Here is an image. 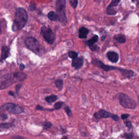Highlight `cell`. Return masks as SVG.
<instances>
[{"label":"cell","instance_id":"obj_20","mask_svg":"<svg viewBox=\"0 0 139 139\" xmlns=\"http://www.w3.org/2000/svg\"><path fill=\"white\" fill-rule=\"evenodd\" d=\"M120 1V0H112L110 4L108 5V7L107 8H112L114 7H116L119 3Z\"/></svg>","mask_w":139,"mask_h":139},{"label":"cell","instance_id":"obj_33","mask_svg":"<svg viewBox=\"0 0 139 139\" xmlns=\"http://www.w3.org/2000/svg\"><path fill=\"white\" fill-rule=\"evenodd\" d=\"M21 84H19V85H17V86H16V91H17V92H19V89L21 88Z\"/></svg>","mask_w":139,"mask_h":139},{"label":"cell","instance_id":"obj_18","mask_svg":"<svg viewBox=\"0 0 139 139\" xmlns=\"http://www.w3.org/2000/svg\"><path fill=\"white\" fill-rule=\"evenodd\" d=\"M55 85L59 89V91H61L63 88V80L62 79H58L55 82Z\"/></svg>","mask_w":139,"mask_h":139},{"label":"cell","instance_id":"obj_11","mask_svg":"<svg viewBox=\"0 0 139 139\" xmlns=\"http://www.w3.org/2000/svg\"><path fill=\"white\" fill-rule=\"evenodd\" d=\"M108 59L113 63H116L119 60V56L117 53L114 51H109L106 54Z\"/></svg>","mask_w":139,"mask_h":139},{"label":"cell","instance_id":"obj_16","mask_svg":"<svg viewBox=\"0 0 139 139\" xmlns=\"http://www.w3.org/2000/svg\"><path fill=\"white\" fill-rule=\"evenodd\" d=\"M58 99V96L56 95H52L50 96H47L45 98V100L48 103H52L54 102L55 101H56Z\"/></svg>","mask_w":139,"mask_h":139},{"label":"cell","instance_id":"obj_13","mask_svg":"<svg viewBox=\"0 0 139 139\" xmlns=\"http://www.w3.org/2000/svg\"><path fill=\"white\" fill-rule=\"evenodd\" d=\"M114 39L117 42L120 43H124L126 42V36H124V35L118 34H116L114 36Z\"/></svg>","mask_w":139,"mask_h":139},{"label":"cell","instance_id":"obj_37","mask_svg":"<svg viewBox=\"0 0 139 139\" xmlns=\"http://www.w3.org/2000/svg\"><path fill=\"white\" fill-rule=\"evenodd\" d=\"M64 138H66V139H67V138H68V137H63V139H64Z\"/></svg>","mask_w":139,"mask_h":139},{"label":"cell","instance_id":"obj_26","mask_svg":"<svg viewBox=\"0 0 139 139\" xmlns=\"http://www.w3.org/2000/svg\"><path fill=\"white\" fill-rule=\"evenodd\" d=\"M124 124L128 129H132L133 128V125L131 122L130 121H124Z\"/></svg>","mask_w":139,"mask_h":139},{"label":"cell","instance_id":"obj_21","mask_svg":"<svg viewBox=\"0 0 139 139\" xmlns=\"http://www.w3.org/2000/svg\"><path fill=\"white\" fill-rule=\"evenodd\" d=\"M64 104V103L63 102H58L54 104V109L55 110H59L62 108V106L63 105V104Z\"/></svg>","mask_w":139,"mask_h":139},{"label":"cell","instance_id":"obj_30","mask_svg":"<svg viewBox=\"0 0 139 139\" xmlns=\"http://www.w3.org/2000/svg\"><path fill=\"white\" fill-rule=\"evenodd\" d=\"M124 138L127 139H132L133 137H134V135L133 134H127V133H125L124 134Z\"/></svg>","mask_w":139,"mask_h":139},{"label":"cell","instance_id":"obj_29","mask_svg":"<svg viewBox=\"0 0 139 139\" xmlns=\"http://www.w3.org/2000/svg\"><path fill=\"white\" fill-rule=\"evenodd\" d=\"M36 110H44V111H53L55 109H47L42 108V107L40 106V105H37L36 106Z\"/></svg>","mask_w":139,"mask_h":139},{"label":"cell","instance_id":"obj_32","mask_svg":"<svg viewBox=\"0 0 139 139\" xmlns=\"http://www.w3.org/2000/svg\"><path fill=\"white\" fill-rule=\"evenodd\" d=\"M1 117L2 118V120H6L7 118V115H5V114H3V115H1Z\"/></svg>","mask_w":139,"mask_h":139},{"label":"cell","instance_id":"obj_2","mask_svg":"<svg viewBox=\"0 0 139 139\" xmlns=\"http://www.w3.org/2000/svg\"><path fill=\"white\" fill-rule=\"evenodd\" d=\"M28 20V14L24 8L17 9L15 13V20L13 25V31H17L21 30L25 27Z\"/></svg>","mask_w":139,"mask_h":139},{"label":"cell","instance_id":"obj_19","mask_svg":"<svg viewBox=\"0 0 139 139\" xmlns=\"http://www.w3.org/2000/svg\"><path fill=\"white\" fill-rule=\"evenodd\" d=\"M78 54L76 52L73 51H70L69 52V53H68L69 57L70 58L72 59L76 58L77 57H78Z\"/></svg>","mask_w":139,"mask_h":139},{"label":"cell","instance_id":"obj_24","mask_svg":"<svg viewBox=\"0 0 139 139\" xmlns=\"http://www.w3.org/2000/svg\"><path fill=\"white\" fill-rule=\"evenodd\" d=\"M64 109H65V111L66 113V114L68 115V116L70 117H71L72 116V111H71V110L70 109V108L69 106H66Z\"/></svg>","mask_w":139,"mask_h":139},{"label":"cell","instance_id":"obj_8","mask_svg":"<svg viewBox=\"0 0 139 139\" xmlns=\"http://www.w3.org/2000/svg\"><path fill=\"white\" fill-rule=\"evenodd\" d=\"M112 114L109 111H107L104 109H101L98 112L95 113L94 117L97 120H100L101 118H106L111 117Z\"/></svg>","mask_w":139,"mask_h":139},{"label":"cell","instance_id":"obj_36","mask_svg":"<svg viewBox=\"0 0 139 139\" xmlns=\"http://www.w3.org/2000/svg\"><path fill=\"white\" fill-rule=\"evenodd\" d=\"M1 33V27H0V34Z\"/></svg>","mask_w":139,"mask_h":139},{"label":"cell","instance_id":"obj_15","mask_svg":"<svg viewBox=\"0 0 139 139\" xmlns=\"http://www.w3.org/2000/svg\"><path fill=\"white\" fill-rule=\"evenodd\" d=\"M98 40V36L97 35H95L93 37H92L91 39H90L88 41L85 42L86 44L88 45L89 47L91 46L92 45H94V44H95V43H96Z\"/></svg>","mask_w":139,"mask_h":139},{"label":"cell","instance_id":"obj_22","mask_svg":"<svg viewBox=\"0 0 139 139\" xmlns=\"http://www.w3.org/2000/svg\"><path fill=\"white\" fill-rule=\"evenodd\" d=\"M106 13L108 15H115L117 13L116 11L114 10L113 8H107Z\"/></svg>","mask_w":139,"mask_h":139},{"label":"cell","instance_id":"obj_28","mask_svg":"<svg viewBox=\"0 0 139 139\" xmlns=\"http://www.w3.org/2000/svg\"><path fill=\"white\" fill-rule=\"evenodd\" d=\"M111 118H112L113 120L116 121V122H118V121L120 120V117L118 116V115H115V114H112Z\"/></svg>","mask_w":139,"mask_h":139},{"label":"cell","instance_id":"obj_25","mask_svg":"<svg viewBox=\"0 0 139 139\" xmlns=\"http://www.w3.org/2000/svg\"><path fill=\"white\" fill-rule=\"evenodd\" d=\"M89 48L92 51H94V52H97L100 50V47H98L97 45H96L95 44L90 46Z\"/></svg>","mask_w":139,"mask_h":139},{"label":"cell","instance_id":"obj_35","mask_svg":"<svg viewBox=\"0 0 139 139\" xmlns=\"http://www.w3.org/2000/svg\"><path fill=\"white\" fill-rule=\"evenodd\" d=\"M9 95H11V96H14V92H13V91H10L9 92Z\"/></svg>","mask_w":139,"mask_h":139},{"label":"cell","instance_id":"obj_9","mask_svg":"<svg viewBox=\"0 0 139 139\" xmlns=\"http://www.w3.org/2000/svg\"><path fill=\"white\" fill-rule=\"evenodd\" d=\"M56 9L58 13H63L65 12L66 6V0H56Z\"/></svg>","mask_w":139,"mask_h":139},{"label":"cell","instance_id":"obj_6","mask_svg":"<svg viewBox=\"0 0 139 139\" xmlns=\"http://www.w3.org/2000/svg\"><path fill=\"white\" fill-rule=\"evenodd\" d=\"M92 63L94 66H96V67L100 69H102L104 71H106V72L115 70H117L120 71L121 69V68H118L115 67V66H109L108 65L104 64L102 62H101L100 60L97 59H95L92 60Z\"/></svg>","mask_w":139,"mask_h":139},{"label":"cell","instance_id":"obj_10","mask_svg":"<svg viewBox=\"0 0 139 139\" xmlns=\"http://www.w3.org/2000/svg\"><path fill=\"white\" fill-rule=\"evenodd\" d=\"M84 64L83 57H77L76 58L73 59L72 62V66L76 70H79L82 67Z\"/></svg>","mask_w":139,"mask_h":139},{"label":"cell","instance_id":"obj_34","mask_svg":"<svg viewBox=\"0 0 139 139\" xmlns=\"http://www.w3.org/2000/svg\"><path fill=\"white\" fill-rule=\"evenodd\" d=\"M24 69H25V65L24 64H21L20 65V69L21 70H23Z\"/></svg>","mask_w":139,"mask_h":139},{"label":"cell","instance_id":"obj_17","mask_svg":"<svg viewBox=\"0 0 139 139\" xmlns=\"http://www.w3.org/2000/svg\"><path fill=\"white\" fill-rule=\"evenodd\" d=\"M48 18L51 21H56L58 19V15L54 11H50L47 15Z\"/></svg>","mask_w":139,"mask_h":139},{"label":"cell","instance_id":"obj_7","mask_svg":"<svg viewBox=\"0 0 139 139\" xmlns=\"http://www.w3.org/2000/svg\"><path fill=\"white\" fill-rule=\"evenodd\" d=\"M5 110L11 114H21L24 111V109L21 106L13 103H7L3 106Z\"/></svg>","mask_w":139,"mask_h":139},{"label":"cell","instance_id":"obj_23","mask_svg":"<svg viewBox=\"0 0 139 139\" xmlns=\"http://www.w3.org/2000/svg\"><path fill=\"white\" fill-rule=\"evenodd\" d=\"M52 124L50 122H45L43 124V127L45 129L47 130L51 128Z\"/></svg>","mask_w":139,"mask_h":139},{"label":"cell","instance_id":"obj_31","mask_svg":"<svg viewBox=\"0 0 139 139\" xmlns=\"http://www.w3.org/2000/svg\"><path fill=\"white\" fill-rule=\"evenodd\" d=\"M130 116L129 114H124L121 115V118L122 120H126L127 118H128Z\"/></svg>","mask_w":139,"mask_h":139},{"label":"cell","instance_id":"obj_3","mask_svg":"<svg viewBox=\"0 0 139 139\" xmlns=\"http://www.w3.org/2000/svg\"><path fill=\"white\" fill-rule=\"evenodd\" d=\"M116 96L120 104L123 108L134 109L137 107V105L135 101L127 95L123 93H118Z\"/></svg>","mask_w":139,"mask_h":139},{"label":"cell","instance_id":"obj_5","mask_svg":"<svg viewBox=\"0 0 139 139\" xmlns=\"http://www.w3.org/2000/svg\"><path fill=\"white\" fill-rule=\"evenodd\" d=\"M41 32L46 42L49 44L53 43L55 39H56V35L50 27H46L45 26H42L41 27Z\"/></svg>","mask_w":139,"mask_h":139},{"label":"cell","instance_id":"obj_14","mask_svg":"<svg viewBox=\"0 0 139 139\" xmlns=\"http://www.w3.org/2000/svg\"><path fill=\"white\" fill-rule=\"evenodd\" d=\"M9 54V48L7 46H3L2 48L1 57L3 59H5L8 57Z\"/></svg>","mask_w":139,"mask_h":139},{"label":"cell","instance_id":"obj_38","mask_svg":"<svg viewBox=\"0 0 139 139\" xmlns=\"http://www.w3.org/2000/svg\"><path fill=\"white\" fill-rule=\"evenodd\" d=\"M132 1H135V0H132Z\"/></svg>","mask_w":139,"mask_h":139},{"label":"cell","instance_id":"obj_12","mask_svg":"<svg viewBox=\"0 0 139 139\" xmlns=\"http://www.w3.org/2000/svg\"><path fill=\"white\" fill-rule=\"evenodd\" d=\"M89 33V30L85 27H81L79 30V37L80 39H86L87 35Z\"/></svg>","mask_w":139,"mask_h":139},{"label":"cell","instance_id":"obj_27","mask_svg":"<svg viewBox=\"0 0 139 139\" xmlns=\"http://www.w3.org/2000/svg\"><path fill=\"white\" fill-rule=\"evenodd\" d=\"M70 3L74 8H76L78 4V0H72L70 1Z\"/></svg>","mask_w":139,"mask_h":139},{"label":"cell","instance_id":"obj_4","mask_svg":"<svg viewBox=\"0 0 139 139\" xmlns=\"http://www.w3.org/2000/svg\"><path fill=\"white\" fill-rule=\"evenodd\" d=\"M25 42L27 47L30 50L37 55H41L42 53L43 48L40 42L33 37H29L26 39Z\"/></svg>","mask_w":139,"mask_h":139},{"label":"cell","instance_id":"obj_1","mask_svg":"<svg viewBox=\"0 0 139 139\" xmlns=\"http://www.w3.org/2000/svg\"><path fill=\"white\" fill-rule=\"evenodd\" d=\"M27 77V74L20 72L5 75L0 79V89L7 88L15 82H21L26 79Z\"/></svg>","mask_w":139,"mask_h":139}]
</instances>
